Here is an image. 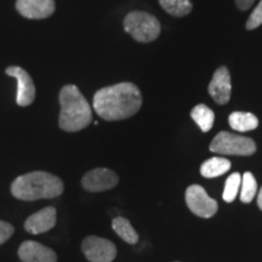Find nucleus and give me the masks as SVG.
<instances>
[{
  "mask_svg": "<svg viewBox=\"0 0 262 262\" xmlns=\"http://www.w3.org/2000/svg\"><path fill=\"white\" fill-rule=\"evenodd\" d=\"M142 106V95L133 83L102 88L94 96V110L104 120H123L133 117Z\"/></svg>",
  "mask_w": 262,
  "mask_h": 262,
  "instance_id": "obj_1",
  "label": "nucleus"
},
{
  "mask_svg": "<svg viewBox=\"0 0 262 262\" xmlns=\"http://www.w3.org/2000/svg\"><path fill=\"white\" fill-rule=\"evenodd\" d=\"M63 189L61 179L45 171L25 173L18 176L11 185L12 195L26 202L56 198L63 193Z\"/></svg>",
  "mask_w": 262,
  "mask_h": 262,
  "instance_id": "obj_2",
  "label": "nucleus"
},
{
  "mask_svg": "<svg viewBox=\"0 0 262 262\" xmlns=\"http://www.w3.org/2000/svg\"><path fill=\"white\" fill-rule=\"evenodd\" d=\"M60 127L68 133H75L89 126L93 111L86 98L75 85H66L60 93Z\"/></svg>",
  "mask_w": 262,
  "mask_h": 262,
  "instance_id": "obj_3",
  "label": "nucleus"
},
{
  "mask_svg": "<svg viewBox=\"0 0 262 262\" xmlns=\"http://www.w3.org/2000/svg\"><path fill=\"white\" fill-rule=\"evenodd\" d=\"M124 29L135 40L140 42H150L159 37V21L155 16L145 11H133L124 18Z\"/></svg>",
  "mask_w": 262,
  "mask_h": 262,
  "instance_id": "obj_4",
  "label": "nucleus"
},
{
  "mask_svg": "<svg viewBox=\"0 0 262 262\" xmlns=\"http://www.w3.org/2000/svg\"><path fill=\"white\" fill-rule=\"evenodd\" d=\"M210 150L219 155L251 156L256 152V145L249 137L221 131L211 141Z\"/></svg>",
  "mask_w": 262,
  "mask_h": 262,
  "instance_id": "obj_5",
  "label": "nucleus"
},
{
  "mask_svg": "<svg viewBox=\"0 0 262 262\" xmlns=\"http://www.w3.org/2000/svg\"><path fill=\"white\" fill-rule=\"evenodd\" d=\"M186 203L189 210L199 217L209 219L214 216L219 206L215 199L210 198L205 189L199 185H191L186 191Z\"/></svg>",
  "mask_w": 262,
  "mask_h": 262,
  "instance_id": "obj_6",
  "label": "nucleus"
},
{
  "mask_svg": "<svg viewBox=\"0 0 262 262\" xmlns=\"http://www.w3.org/2000/svg\"><path fill=\"white\" fill-rule=\"evenodd\" d=\"M81 250L90 262H112L117 256V248L108 239L89 235L81 243Z\"/></svg>",
  "mask_w": 262,
  "mask_h": 262,
  "instance_id": "obj_7",
  "label": "nucleus"
},
{
  "mask_svg": "<svg viewBox=\"0 0 262 262\" xmlns=\"http://www.w3.org/2000/svg\"><path fill=\"white\" fill-rule=\"evenodd\" d=\"M119 178L113 170L97 168L86 172L81 179V186L88 192H103L118 185Z\"/></svg>",
  "mask_w": 262,
  "mask_h": 262,
  "instance_id": "obj_8",
  "label": "nucleus"
},
{
  "mask_svg": "<svg viewBox=\"0 0 262 262\" xmlns=\"http://www.w3.org/2000/svg\"><path fill=\"white\" fill-rule=\"evenodd\" d=\"M5 72L10 77L15 78L17 80V96H16V102L21 107L29 106L35 98V86L31 75L24 68L16 67V66L6 68Z\"/></svg>",
  "mask_w": 262,
  "mask_h": 262,
  "instance_id": "obj_9",
  "label": "nucleus"
},
{
  "mask_svg": "<svg viewBox=\"0 0 262 262\" xmlns=\"http://www.w3.org/2000/svg\"><path fill=\"white\" fill-rule=\"evenodd\" d=\"M209 94L219 104H226L231 98L232 84L231 74L225 66L219 68L212 75V79L209 84Z\"/></svg>",
  "mask_w": 262,
  "mask_h": 262,
  "instance_id": "obj_10",
  "label": "nucleus"
},
{
  "mask_svg": "<svg viewBox=\"0 0 262 262\" xmlns=\"http://www.w3.org/2000/svg\"><path fill=\"white\" fill-rule=\"evenodd\" d=\"M22 262H57V255L50 248L38 242L26 241L18 249Z\"/></svg>",
  "mask_w": 262,
  "mask_h": 262,
  "instance_id": "obj_11",
  "label": "nucleus"
},
{
  "mask_svg": "<svg viewBox=\"0 0 262 262\" xmlns=\"http://www.w3.org/2000/svg\"><path fill=\"white\" fill-rule=\"evenodd\" d=\"M16 9L26 18L42 19L54 14L55 2L54 0H17Z\"/></svg>",
  "mask_w": 262,
  "mask_h": 262,
  "instance_id": "obj_12",
  "label": "nucleus"
},
{
  "mask_svg": "<svg viewBox=\"0 0 262 262\" xmlns=\"http://www.w3.org/2000/svg\"><path fill=\"white\" fill-rule=\"evenodd\" d=\"M56 209L54 206L41 209L29 216L25 222V229L32 234H41L50 231L56 225Z\"/></svg>",
  "mask_w": 262,
  "mask_h": 262,
  "instance_id": "obj_13",
  "label": "nucleus"
},
{
  "mask_svg": "<svg viewBox=\"0 0 262 262\" xmlns=\"http://www.w3.org/2000/svg\"><path fill=\"white\" fill-rule=\"evenodd\" d=\"M229 126L239 133L255 130L258 125V119L253 113L233 112L228 117Z\"/></svg>",
  "mask_w": 262,
  "mask_h": 262,
  "instance_id": "obj_14",
  "label": "nucleus"
},
{
  "mask_svg": "<svg viewBox=\"0 0 262 262\" xmlns=\"http://www.w3.org/2000/svg\"><path fill=\"white\" fill-rule=\"evenodd\" d=\"M229 169H231V162L228 159L214 157V158L208 159L202 164L201 173L206 179H212L224 175Z\"/></svg>",
  "mask_w": 262,
  "mask_h": 262,
  "instance_id": "obj_15",
  "label": "nucleus"
},
{
  "mask_svg": "<svg viewBox=\"0 0 262 262\" xmlns=\"http://www.w3.org/2000/svg\"><path fill=\"white\" fill-rule=\"evenodd\" d=\"M112 227L114 232L127 244H136L139 242V234L127 219L120 217V216L113 219Z\"/></svg>",
  "mask_w": 262,
  "mask_h": 262,
  "instance_id": "obj_16",
  "label": "nucleus"
},
{
  "mask_svg": "<svg viewBox=\"0 0 262 262\" xmlns=\"http://www.w3.org/2000/svg\"><path fill=\"white\" fill-rule=\"evenodd\" d=\"M191 117L194 122L198 124L202 131L208 133L211 130L215 122V114L205 104H198L192 110Z\"/></svg>",
  "mask_w": 262,
  "mask_h": 262,
  "instance_id": "obj_17",
  "label": "nucleus"
},
{
  "mask_svg": "<svg viewBox=\"0 0 262 262\" xmlns=\"http://www.w3.org/2000/svg\"><path fill=\"white\" fill-rule=\"evenodd\" d=\"M159 4L168 14L175 17H183L188 15L193 9L189 0H159Z\"/></svg>",
  "mask_w": 262,
  "mask_h": 262,
  "instance_id": "obj_18",
  "label": "nucleus"
},
{
  "mask_svg": "<svg viewBox=\"0 0 262 262\" xmlns=\"http://www.w3.org/2000/svg\"><path fill=\"white\" fill-rule=\"evenodd\" d=\"M242 191H241V201L243 203H250L254 199L257 191V182L251 172H245L242 180Z\"/></svg>",
  "mask_w": 262,
  "mask_h": 262,
  "instance_id": "obj_19",
  "label": "nucleus"
},
{
  "mask_svg": "<svg viewBox=\"0 0 262 262\" xmlns=\"http://www.w3.org/2000/svg\"><path fill=\"white\" fill-rule=\"evenodd\" d=\"M242 185V176L239 172H233L232 175L228 176V179L226 180V185L224 189V194H222V198H224L225 202L232 203L237 196L239 192V187Z\"/></svg>",
  "mask_w": 262,
  "mask_h": 262,
  "instance_id": "obj_20",
  "label": "nucleus"
},
{
  "mask_svg": "<svg viewBox=\"0 0 262 262\" xmlns=\"http://www.w3.org/2000/svg\"><path fill=\"white\" fill-rule=\"evenodd\" d=\"M262 25V0H260L256 8L251 12L247 21V29L251 31V29L257 28L258 26Z\"/></svg>",
  "mask_w": 262,
  "mask_h": 262,
  "instance_id": "obj_21",
  "label": "nucleus"
},
{
  "mask_svg": "<svg viewBox=\"0 0 262 262\" xmlns=\"http://www.w3.org/2000/svg\"><path fill=\"white\" fill-rule=\"evenodd\" d=\"M15 228L14 226L10 225L9 222L0 221V245L4 244L8 239L14 234Z\"/></svg>",
  "mask_w": 262,
  "mask_h": 262,
  "instance_id": "obj_22",
  "label": "nucleus"
},
{
  "mask_svg": "<svg viewBox=\"0 0 262 262\" xmlns=\"http://www.w3.org/2000/svg\"><path fill=\"white\" fill-rule=\"evenodd\" d=\"M255 0H235V5L242 11H247L248 9H250L253 6Z\"/></svg>",
  "mask_w": 262,
  "mask_h": 262,
  "instance_id": "obj_23",
  "label": "nucleus"
},
{
  "mask_svg": "<svg viewBox=\"0 0 262 262\" xmlns=\"http://www.w3.org/2000/svg\"><path fill=\"white\" fill-rule=\"evenodd\" d=\"M257 205H258V208L262 210V188L260 189V193H258V195H257Z\"/></svg>",
  "mask_w": 262,
  "mask_h": 262,
  "instance_id": "obj_24",
  "label": "nucleus"
}]
</instances>
